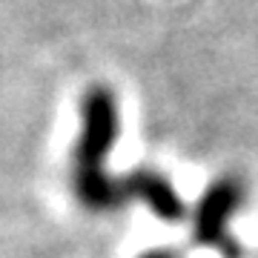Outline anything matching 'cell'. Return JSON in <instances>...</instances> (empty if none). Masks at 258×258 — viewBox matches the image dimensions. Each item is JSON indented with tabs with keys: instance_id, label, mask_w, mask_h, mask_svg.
<instances>
[{
	"instance_id": "obj_1",
	"label": "cell",
	"mask_w": 258,
	"mask_h": 258,
	"mask_svg": "<svg viewBox=\"0 0 258 258\" xmlns=\"http://www.w3.org/2000/svg\"><path fill=\"white\" fill-rule=\"evenodd\" d=\"M115 135V106L106 92H92L86 101V132L78 152V192L89 207H115L123 195L106 181L101 161Z\"/></svg>"
},
{
	"instance_id": "obj_3",
	"label": "cell",
	"mask_w": 258,
	"mask_h": 258,
	"mask_svg": "<svg viewBox=\"0 0 258 258\" xmlns=\"http://www.w3.org/2000/svg\"><path fill=\"white\" fill-rule=\"evenodd\" d=\"M147 258H166V255H161V252H155V255H147Z\"/></svg>"
},
{
	"instance_id": "obj_2",
	"label": "cell",
	"mask_w": 258,
	"mask_h": 258,
	"mask_svg": "<svg viewBox=\"0 0 258 258\" xmlns=\"http://www.w3.org/2000/svg\"><path fill=\"white\" fill-rule=\"evenodd\" d=\"M238 186L230 181L218 184L204 198L201 210H198V227H195V235L201 244H212V247L224 249L227 255H235V249L230 247V238L224 235V224H227V215L232 212V207L238 204Z\"/></svg>"
}]
</instances>
